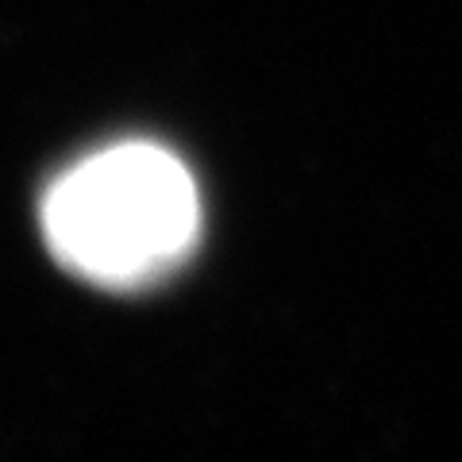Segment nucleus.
<instances>
[{
  "instance_id": "f257e3e1",
  "label": "nucleus",
  "mask_w": 462,
  "mask_h": 462,
  "mask_svg": "<svg viewBox=\"0 0 462 462\" xmlns=\"http://www.w3.org/2000/svg\"><path fill=\"white\" fill-rule=\"evenodd\" d=\"M200 200L178 158L120 143L51 185L42 231L69 273L105 289H143L173 273L197 243Z\"/></svg>"
}]
</instances>
